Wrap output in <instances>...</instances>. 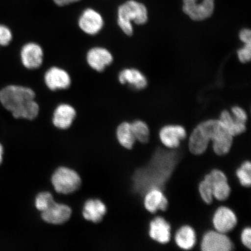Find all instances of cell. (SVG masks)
I'll return each instance as SVG.
<instances>
[{
    "label": "cell",
    "instance_id": "6da1fadb",
    "mask_svg": "<svg viewBox=\"0 0 251 251\" xmlns=\"http://www.w3.org/2000/svg\"><path fill=\"white\" fill-rule=\"evenodd\" d=\"M35 93L30 88L10 85L0 91V102L17 119L33 120L39 112Z\"/></svg>",
    "mask_w": 251,
    "mask_h": 251
},
{
    "label": "cell",
    "instance_id": "7a4b0ae2",
    "mask_svg": "<svg viewBox=\"0 0 251 251\" xmlns=\"http://www.w3.org/2000/svg\"><path fill=\"white\" fill-rule=\"evenodd\" d=\"M148 20V11L142 3L129 0L120 5L118 11V24L127 36L133 33L131 22L137 25L145 24Z\"/></svg>",
    "mask_w": 251,
    "mask_h": 251
},
{
    "label": "cell",
    "instance_id": "3957f363",
    "mask_svg": "<svg viewBox=\"0 0 251 251\" xmlns=\"http://www.w3.org/2000/svg\"><path fill=\"white\" fill-rule=\"evenodd\" d=\"M212 143L213 151L219 156L227 154L233 143V136L219 120L211 119L201 123Z\"/></svg>",
    "mask_w": 251,
    "mask_h": 251
},
{
    "label": "cell",
    "instance_id": "277c9868",
    "mask_svg": "<svg viewBox=\"0 0 251 251\" xmlns=\"http://www.w3.org/2000/svg\"><path fill=\"white\" fill-rule=\"evenodd\" d=\"M51 183L58 193L70 194L80 188L81 180L80 176L73 169L60 167L53 174Z\"/></svg>",
    "mask_w": 251,
    "mask_h": 251
},
{
    "label": "cell",
    "instance_id": "5b68a950",
    "mask_svg": "<svg viewBox=\"0 0 251 251\" xmlns=\"http://www.w3.org/2000/svg\"><path fill=\"white\" fill-rule=\"evenodd\" d=\"M185 14L196 21L206 20L213 14L215 0H183Z\"/></svg>",
    "mask_w": 251,
    "mask_h": 251
},
{
    "label": "cell",
    "instance_id": "8992f818",
    "mask_svg": "<svg viewBox=\"0 0 251 251\" xmlns=\"http://www.w3.org/2000/svg\"><path fill=\"white\" fill-rule=\"evenodd\" d=\"M201 248L203 251H230L234 245L226 234L211 230L203 235Z\"/></svg>",
    "mask_w": 251,
    "mask_h": 251
},
{
    "label": "cell",
    "instance_id": "52a82bcc",
    "mask_svg": "<svg viewBox=\"0 0 251 251\" xmlns=\"http://www.w3.org/2000/svg\"><path fill=\"white\" fill-rule=\"evenodd\" d=\"M237 218L233 211L226 206L219 207L213 214L212 224L215 230L227 234L237 224Z\"/></svg>",
    "mask_w": 251,
    "mask_h": 251
},
{
    "label": "cell",
    "instance_id": "ba28073f",
    "mask_svg": "<svg viewBox=\"0 0 251 251\" xmlns=\"http://www.w3.org/2000/svg\"><path fill=\"white\" fill-rule=\"evenodd\" d=\"M103 24L102 15L92 8L83 11L78 21L81 30L90 35H95L99 33L102 29Z\"/></svg>",
    "mask_w": 251,
    "mask_h": 251
},
{
    "label": "cell",
    "instance_id": "9c48e42d",
    "mask_svg": "<svg viewBox=\"0 0 251 251\" xmlns=\"http://www.w3.org/2000/svg\"><path fill=\"white\" fill-rule=\"evenodd\" d=\"M206 175L211 182L213 198L221 201L226 200L230 196L231 188L225 173L219 169H213Z\"/></svg>",
    "mask_w": 251,
    "mask_h": 251
},
{
    "label": "cell",
    "instance_id": "30bf717a",
    "mask_svg": "<svg viewBox=\"0 0 251 251\" xmlns=\"http://www.w3.org/2000/svg\"><path fill=\"white\" fill-rule=\"evenodd\" d=\"M159 139L168 149H175L187 136L186 129L180 125H166L160 130Z\"/></svg>",
    "mask_w": 251,
    "mask_h": 251
},
{
    "label": "cell",
    "instance_id": "8fae6325",
    "mask_svg": "<svg viewBox=\"0 0 251 251\" xmlns=\"http://www.w3.org/2000/svg\"><path fill=\"white\" fill-rule=\"evenodd\" d=\"M71 215L72 209L70 206L55 202L41 215L44 221L55 225L65 224L70 220Z\"/></svg>",
    "mask_w": 251,
    "mask_h": 251
},
{
    "label": "cell",
    "instance_id": "7c38bea8",
    "mask_svg": "<svg viewBox=\"0 0 251 251\" xmlns=\"http://www.w3.org/2000/svg\"><path fill=\"white\" fill-rule=\"evenodd\" d=\"M43 55L42 47L34 43H27L21 51V61L29 70L39 68L43 64Z\"/></svg>",
    "mask_w": 251,
    "mask_h": 251
},
{
    "label": "cell",
    "instance_id": "4fadbf2b",
    "mask_svg": "<svg viewBox=\"0 0 251 251\" xmlns=\"http://www.w3.org/2000/svg\"><path fill=\"white\" fill-rule=\"evenodd\" d=\"M45 81L47 87L52 91L67 89L71 84L70 75L58 67H52L46 72Z\"/></svg>",
    "mask_w": 251,
    "mask_h": 251
},
{
    "label": "cell",
    "instance_id": "5bb4252c",
    "mask_svg": "<svg viewBox=\"0 0 251 251\" xmlns=\"http://www.w3.org/2000/svg\"><path fill=\"white\" fill-rule=\"evenodd\" d=\"M149 235L156 242L167 244L171 238V226L166 220L158 216L150 223Z\"/></svg>",
    "mask_w": 251,
    "mask_h": 251
},
{
    "label": "cell",
    "instance_id": "9a60e30c",
    "mask_svg": "<svg viewBox=\"0 0 251 251\" xmlns=\"http://www.w3.org/2000/svg\"><path fill=\"white\" fill-rule=\"evenodd\" d=\"M86 58L90 67L97 72H102L113 61L111 53L102 47H94L90 50Z\"/></svg>",
    "mask_w": 251,
    "mask_h": 251
},
{
    "label": "cell",
    "instance_id": "2e32d148",
    "mask_svg": "<svg viewBox=\"0 0 251 251\" xmlns=\"http://www.w3.org/2000/svg\"><path fill=\"white\" fill-rule=\"evenodd\" d=\"M76 115V112L73 106L67 103H62L54 111L52 124L59 129H67L71 126Z\"/></svg>",
    "mask_w": 251,
    "mask_h": 251
},
{
    "label": "cell",
    "instance_id": "e0dca14e",
    "mask_svg": "<svg viewBox=\"0 0 251 251\" xmlns=\"http://www.w3.org/2000/svg\"><path fill=\"white\" fill-rule=\"evenodd\" d=\"M144 204L147 211L155 213L159 210L166 211L169 202L167 198L161 190L158 188H152L146 194Z\"/></svg>",
    "mask_w": 251,
    "mask_h": 251
},
{
    "label": "cell",
    "instance_id": "ac0fdd59",
    "mask_svg": "<svg viewBox=\"0 0 251 251\" xmlns=\"http://www.w3.org/2000/svg\"><path fill=\"white\" fill-rule=\"evenodd\" d=\"M210 140L201 124L194 128L188 140V149L194 155H200L208 149Z\"/></svg>",
    "mask_w": 251,
    "mask_h": 251
},
{
    "label": "cell",
    "instance_id": "d6986e66",
    "mask_svg": "<svg viewBox=\"0 0 251 251\" xmlns=\"http://www.w3.org/2000/svg\"><path fill=\"white\" fill-rule=\"evenodd\" d=\"M107 211L105 203L98 199L88 200L84 203L83 209V218L88 221L98 224Z\"/></svg>",
    "mask_w": 251,
    "mask_h": 251
},
{
    "label": "cell",
    "instance_id": "ffe728a7",
    "mask_svg": "<svg viewBox=\"0 0 251 251\" xmlns=\"http://www.w3.org/2000/svg\"><path fill=\"white\" fill-rule=\"evenodd\" d=\"M118 78L121 84H127L136 90L145 89L148 84L146 76L136 69H125L120 72Z\"/></svg>",
    "mask_w": 251,
    "mask_h": 251
},
{
    "label": "cell",
    "instance_id": "44dd1931",
    "mask_svg": "<svg viewBox=\"0 0 251 251\" xmlns=\"http://www.w3.org/2000/svg\"><path fill=\"white\" fill-rule=\"evenodd\" d=\"M175 241L178 247L184 250H190L195 246L197 235L190 226L185 225L178 229L175 234Z\"/></svg>",
    "mask_w": 251,
    "mask_h": 251
},
{
    "label": "cell",
    "instance_id": "7402d4cb",
    "mask_svg": "<svg viewBox=\"0 0 251 251\" xmlns=\"http://www.w3.org/2000/svg\"><path fill=\"white\" fill-rule=\"evenodd\" d=\"M219 120L233 137L242 134L246 130V124L237 121L227 111L221 113Z\"/></svg>",
    "mask_w": 251,
    "mask_h": 251
},
{
    "label": "cell",
    "instance_id": "603a6c76",
    "mask_svg": "<svg viewBox=\"0 0 251 251\" xmlns=\"http://www.w3.org/2000/svg\"><path fill=\"white\" fill-rule=\"evenodd\" d=\"M117 137L119 144L125 149H133L136 140L135 139L130 123L124 122L119 125L117 128Z\"/></svg>",
    "mask_w": 251,
    "mask_h": 251
},
{
    "label": "cell",
    "instance_id": "cb8c5ba5",
    "mask_svg": "<svg viewBox=\"0 0 251 251\" xmlns=\"http://www.w3.org/2000/svg\"><path fill=\"white\" fill-rule=\"evenodd\" d=\"M131 125L135 139L143 144L148 143L150 136L148 125L140 120L135 121Z\"/></svg>",
    "mask_w": 251,
    "mask_h": 251
},
{
    "label": "cell",
    "instance_id": "d4e9b609",
    "mask_svg": "<svg viewBox=\"0 0 251 251\" xmlns=\"http://www.w3.org/2000/svg\"><path fill=\"white\" fill-rule=\"evenodd\" d=\"M237 177L241 186L250 187L251 184V163L246 161L237 169Z\"/></svg>",
    "mask_w": 251,
    "mask_h": 251
},
{
    "label": "cell",
    "instance_id": "484cf974",
    "mask_svg": "<svg viewBox=\"0 0 251 251\" xmlns=\"http://www.w3.org/2000/svg\"><path fill=\"white\" fill-rule=\"evenodd\" d=\"M199 191L202 200L207 204H211L213 200L212 186L209 178L204 177L203 180L200 182Z\"/></svg>",
    "mask_w": 251,
    "mask_h": 251
},
{
    "label": "cell",
    "instance_id": "4316f807",
    "mask_svg": "<svg viewBox=\"0 0 251 251\" xmlns=\"http://www.w3.org/2000/svg\"><path fill=\"white\" fill-rule=\"evenodd\" d=\"M54 200L52 194L47 191L40 193L36 196L35 199V206L41 212L45 211L54 203Z\"/></svg>",
    "mask_w": 251,
    "mask_h": 251
},
{
    "label": "cell",
    "instance_id": "83f0119b",
    "mask_svg": "<svg viewBox=\"0 0 251 251\" xmlns=\"http://www.w3.org/2000/svg\"><path fill=\"white\" fill-rule=\"evenodd\" d=\"M12 34L5 25H0V46H7L11 42Z\"/></svg>",
    "mask_w": 251,
    "mask_h": 251
},
{
    "label": "cell",
    "instance_id": "f1b7e54d",
    "mask_svg": "<svg viewBox=\"0 0 251 251\" xmlns=\"http://www.w3.org/2000/svg\"><path fill=\"white\" fill-rule=\"evenodd\" d=\"M251 43L245 44L243 48L238 50L237 54L238 59L243 63H246L251 60Z\"/></svg>",
    "mask_w": 251,
    "mask_h": 251
},
{
    "label": "cell",
    "instance_id": "f546056e",
    "mask_svg": "<svg viewBox=\"0 0 251 251\" xmlns=\"http://www.w3.org/2000/svg\"><path fill=\"white\" fill-rule=\"evenodd\" d=\"M232 115L237 119V121L246 124L247 121V114L246 111L240 106H234L231 109Z\"/></svg>",
    "mask_w": 251,
    "mask_h": 251
},
{
    "label": "cell",
    "instance_id": "4dcf8cb0",
    "mask_svg": "<svg viewBox=\"0 0 251 251\" xmlns=\"http://www.w3.org/2000/svg\"><path fill=\"white\" fill-rule=\"evenodd\" d=\"M241 240L248 249H251V228L250 227L244 228L241 232Z\"/></svg>",
    "mask_w": 251,
    "mask_h": 251
},
{
    "label": "cell",
    "instance_id": "1f68e13d",
    "mask_svg": "<svg viewBox=\"0 0 251 251\" xmlns=\"http://www.w3.org/2000/svg\"><path fill=\"white\" fill-rule=\"evenodd\" d=\"M240 39L245 44L251 42V30L244 29L240 31L239 34Z\"/></svg>",
    "mask_w": 251,
    "mask_h": 251
},
{
    "label": "cell",
    "instance_id": "d6a6232c",
    "mask_svg": "<svg viewBox=\"0 0 251 251\" xmlns=\"http://www.w3.org/2000/svg\"><path fill=\"white\" fill-rule=\"evenodd\" d=\"M52 1L54 2L56 5L59 6V7H63V6L80 1V0H52Z\"/></svg>",
    "mask_w": 251,
    "mask_h": 251
},
{
    "label": "cell",
    "instance_id": "836d02e7",
    "mask_svg": "<svg viewBox=\"0 0 251 251\" xmlns=\"http://www.w3.org/2000/svg\"><path fill=\"white\" fill-rule=\"evenodd\" d=\"M2 155H3V147L1 144H0V165L1 164L2 162Z\"/></svg>",
    "mask_w": 251,
    "mask_h": 251
}]
</instances>
